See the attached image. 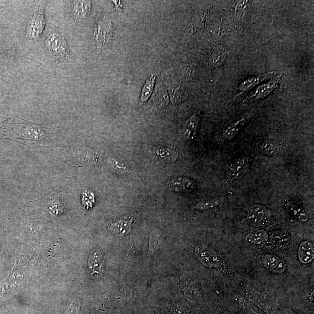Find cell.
<instances>
[{
  "label": "cell",
  "mask_w": 314,
  "mask_h": 314,
  "mask_svg": "<svg viewBox=\"0 0 314 314\" xmlns=\"http://www.w3.org/2000/svg\"><path fill=\"white\" fill-rule=\"evenodd\" d=\"M75 304H72L68 308V309L67 310L66 314H78V305H75Z\"/></svg>",
  "instance_id": "f546056e"
},
{
  "label": "cell",
  "mask_w": 314,
  "mask_h": 314,
  "mask_svg": "<svg viewBox=\"0 0 314 314\" xmlns=\"http://www.w3.org/2000/svg\"><path fill=\"white\" fill-rule=\"evenodd\" d=\"M275 75L276 73L272 72H269L268 74L257 76V77L246 78L240 83L239 87H238V92H239L238 95L243 94L244 93L249 91L262 81L269 79V78L275 77Z\"/></svg>",
  "instance_id": "4fadbf2b"
},
{
  "label": "cell",
  "mask_w": 314,
  "mask_h": 314,
  "mask_svg": "<svg viewBox=\"0 0 314 314\" xmlns=\"http://www.w3.org/2000/svg\"><path fill=\"white\" fill-rule=\"evenodd\" d=\"M272 218V212L266 206L259 204L251 206L247 213L249 222L257 228L269 225Z\"/></svg>",
  "instance_id": "3957f363"
},
{
  "label": "cell",
  "mask_w": 314,
  "mask_h": 314,
  "mask_svg": "<svg viewBox=\"0 0 314 314\" xmlns=\"http://www.w3.org/2000/svg\"><path fill=\"white\" fill-rule=\"evenodd\" d=\"M254 110H251L238 118L236 120L232 122L223 130L222 139L223 141H231L237 135L242 128L248 122L252 116Z\"/></svg>",
  "instance_id": "52a82bcc"
},
{
  "label": "cell",
  "mask_w": 314,
  "mask_h": 314,
  "mask_svg": "<svg viewBox=\"0 0 314 314\" xmlns=\"http://www.w3.org/2000/svg\"><path fill=\"white\" fill-rule=\"evenodd\" d=\"M107 164L110 168L119 174H126L129 173V169L126 165L115 159L109 158L107 159Z\"/></svg>",
  "instance_id": "4316f807"
},
{
  "label": "cell",
  "mask_w": 314,
  "mask_h": 314,
  "mask_svg": "<svg viewBox=\"0 0 314 314\" xmlns=\"http://www.w3.org/2000/svg\"><path fill=\"white\" fill-rule=\"evenodd\" d=\"M244 295H245L247 299L260 308L265 313L267 312L270 310L269 300L263 292L253 289H247L244 293Z\"/></svg>",
  "instance_id": "30bf717a"
},
{
  "label": "cell",
  "mask_w": 314,
  "mask_h": 314,
  "mask_svg": "<svg viewBox=\"0 0 314 314\" xmlns=\"http://www.w3.org/2000/svg\"><path fill=\"white\" fill-rule=\"evenodd\" d=\"M112 23L107 17H104L96 23L94 29V37L98 48L106 45L112 35Z\"/></svg>",
  "instance_id": "8992f818"
},
{
  "label": "cell",
  "mask_w": 314,
  "mask_h": 314,
  "mask_svg": "<svg viewBox=\"0 0 314 314\" xmlns=\"http://www.w3.org/2000/svg\"><path fill=\"white\" fill-rule=\"evenodd\" d=\"M269 236L263 229L250 232L247 236L246 239L254 245L263 246L268 240Z\"/></svg>",
  "instance_id": "cb8c5ba5"
},
{
  "label": "cell",
  "mask_w": 314,
  "mask_h": 314,
  "mask_svg": "<svg viewBox=\"0 0 314 314\" xmlns=\"http://www.w3.org/2000/svg\"><path fill=\"white\" fill-rule=\"evenodd\" d=\"M0 126L3 130H7L8 137H16L22 139L37 140L42 139L48 133H54L56 131L50 126L32 123L22 118L12 117L3 118L0 121ZM20 138V139H21Z\"/></svg>",
  "instance_id": "6da1fadb"
},
{
  "label": "cell",
  "mask_w": 314,
  "mask_h": 314,
  "mask_svg": "<svg viewBox=\"0 0 314 314\" xmlns=\"http://www.w3.org/2000/svg\"><path fill=\"white\" fill-rule=\"evenodd\" d=\"M133 220V217H122L110 224L109 228L110 231L116 236H122L126 235L130 231Z\"/></svg>",
  "instance_id": "8fae6325"
},
{
  "label": "cell",
  "mask_w": 314,
  "mask_h": 314,
  "mask_svg": "<svg viewBox=\"0 0 314 314\" xmlns=\"http://www.w3.org/2000/svg\"><path fill=\"white\" fill-rule=\"evenodd\" d=\"M172 185L176 191L189 192L196 188V183L193 180L187 177H178L173 179Z\"/></svg>",
  "instance_id": "44dd1931"
},
{
  "label": "cell",
  "mask_w": 314,
  "mask_h": 314,
  "mask_svg": "<svg viewBox=\"0 0 314 314\" xmlns=\"http://www.w3.org/2000/svg\"><path fill=\"white\" fill-rule=\"evenodd\" d=\"M103 258L100 250L96 249L90 254L88 267L92 275H100L103 271Z\"/></svg>",
  "instance_id": "2e32d148"
},
{
  "label": "cell",
  "mask_w": 314,
  "mask_h": 314,
  "mask_svg": "<svg viewBox=\"0 0 314 314\" xmlns=\"http://www.w3.org/2000/svg\"><path fill=\"white\" fill-rule=\"evenodd\" d=\"M92 2L90 1H76L72 3V13L76 20H81L89 16L91 10Z\"/></svg>",
  "instance_id": "9a60e30c"
},
{
  "label": "cell",
  "mask_w": 314,
  "mask_h": 314,
  "mask_svg": "<svg viewBox=\"0 0 314 314\" xmlns=\"http://www.w3.org/2000/svg\"><path fill=\"white\" fill-rule=\"evenodd\" d=\"M195 252L201 263L206 267H219L222 265V261L219 256L205 247L198 246Z\"/></svg>",
  "instance_id": "9c48e42d"
},
{
  "label": "cell",
  "mask_w": 314,
  "mask_h": 314,
  "mask_svg": "<svg viewBox=\"0 0 314 314\" xmlns=\"http://www.w3.org/2000/svg\"><path fill=\"white\" fill-rule=\"evenodd\" d=\"M172 101L173 103H179L185 98V89L180 84H174L169 88Z\"/></svg>",
  "instance_id": "d4e9b609"
},
{
  "label": "cell",
  "mask_w": 314,
  "mask_h": 314,
  "mask_svg": "<svg viewBox=\"0 0 314 314\" xmlns=\"http://www.w3.org/2000/svg\"><path fill=\"white\" fill-rule=\"evenodd\" d=\"M285 207L287 212L299 222H305L309 219V214L306 209L291 201H287Z\"/></svg>",
  "instance_id": "e0dca14e"
},
{
  "label": "cell",
  "mask_w": 314,
  "mask_h": 314,
  "mask_svg": "<svg viewBox=\"0 0 314 314\" xmlns=\"http://www.w3.org/2000/svg\"><path fill=\"white\" fill-rule=\"evenodd\" d=\"M263 264L270 271L281 273L286 269V265L281 258L275 255L267 254L263 258Z\"/></svg>",
  "instance_id": "7c38bea8"
},
{
  "label": "cell",
  "mask_w": 314,
  "mask_h": 314,
  "mask_svg": "<svg viewBox=\"0 0 314 314\" xmlns=\"http://www.w3.org/2000/svg\"><path fill=\"white\" fill-rule=\"evenodd\" d=\"M235 300L238 307L247 314H266L264 311L243 297L237 296L236 297Z\"/></svg>",
  "instance_id": "603a6c76"
},
{
  "label": "cell",
  "mask_w": 314,
  "mask_h": 314,
  "mask_svg": "<svg viewBox=\"0 0 314 314\" xmlns=\"http://www.w3.org/2000/svg\"><path fill=\"white\" fill-rule=\"evenodd\" d=\"M44 6L37 4L34 8L33 16L27 28L26 36L31 40L36 39L43 33L46 26Z\"/></svg>",
  "instance_id": "7a4b0ae2"
},
{
  "label": "cell",
  "mask_w": 314,
  "mask_h": 314,
  "mask_svg": "<svg viewBox=\"0 0 314 314\" xmlns=\"http://www.w3.org/2000/svg\"><path fill=\"white\" fill-rule=\"evenodd\" d=\"M280 83V78L278 77H273L266 83L261 84L252 92H250L244 98L246 103H254L261 101L267 97L273 90L277 89Z\"/></svg>",
  "instance_id": "277c9868"
},
{
  "label": "cell",
  "mask_w": 314,
  "mask_h": 314,
  "mask_svg": "<svg viewBox=\"0 0 314 314\" xmlns=\"http://www.w3.org/2000/svg\"><path fill=\"white\" fill-rule=\"evenodd\" d=\"M282 314H297L295 311L290 309V308H285L282 311Z\"/></svg>",
  "instance_id": "4dcf8cb0"
},
{
  "label": "cell",
  "mask_w": 314,
  "mask_h": 314,
  "mask_svg": "<svg viewBox=\"0 0 314 314\" xmlns=\"http://www.w3.org/2000/svg\"><path fill=\"white\" fill-rule=\"evenodd\" d=\"M298 257L301 263L304 264L310 263L314 257L313 244L308 241L302 242L299 246Z\"/></svg>",
  "instance_id": "ac0fdd59"
},
{
  "label": "cell",
  "mask_w": 314,
  "mask_h": 314,
  "mask_svg": "<svg viewBox=\"0 0 314 314\" xmlns=\"http://www.w3.org/2000/svg\"><path fill=\"white\" fill-rule=\"evenodd\" d=\"M155 78L156 77L152 76L145 82L141 92V100L142 101H147L150 97L153 90L154 83H155Z\"/></svg>",
  "instance_id": "484cf974"
},
{
  "label": "cell",
  "mask_w": 314,
  "mask_h": 314,
  "mask_svg": "<svg viewBox=\"0 0 314 314\" xmlns=\"http://www.w3.org/2000/svg\"><path fill=\"white\" fill-rule=\"evenodd\" d=\"M46 45L49 51L57 56L65 59L69 58V47L65 38L60 34H52L47 38Z\"/></svg>",
  "instance_id": "5b68a950"
},
{
  "label": "cell",
  "mask_w": 314,
  "mask_h": 314,
  "mask_svg": "<svg viewBox=\"0 0 314 314\" xmlns=\"http://www.w3.org/2000/svg\"><path fill=\"white\" fill-rule=\"evenodd\" d=\"M229 52L223 48H218L212 52L209 58V65L211 68L216 69L225 63Z\"/></svg>",
  "instance_id": "7402d4cb"
},
{
  "label": "cell",
  "mask_w": 314,
  "mask_h": 314,
  "mask_svg": "<svg viewBox=\"0 0 314 314\" xmlns=\"http://www.w3.org/2000/svg\"><path fill=\"white\" fill-rule=\"evenodd\" d=\"M270 243L275 248L283 249L289 245L290 237L288 233L284 231H277L273 233L270 237Z\"/></svg>",
  "instance_id": "ffe728a7"
},
{
  "label": "cell",
  "mask_w": 314,
  "mask_h": 314,
  "mask_svg": "<svg viewBox=\"0 0 314 314\" xmlns=\"http://www.w3.org/2000/svg\"><path fill=\"white\" fill-rule=\"evenodd\" d=\"M82 203L87 208H92L95 203L94 196L92 191L84 190L82 193Z\"/></svg>",
  "instance_id": "83f0119b"
},
{
  "label": "cell",
  "mask_w": 314,
  "mask_h": 314,
  "mask_svg": "<svg viewBox=\"0 0 314 314\" xmlns=\"http://www.w3.org/2000/svg\"><path fill=\"white\" fill-rule=\"evenodd\" d=\"M256 147L258 152L265 156H275L281 151V146L278 142L270 140H265L258 142Z\"/></svg>",
  "instance_id": "5bb4252c"
},
{
  "label": "cell",
  "mask_w": 314,
  "mask_h": 314,
  "mask_svg": "<svg viewBox=\"0 0 314 314\" xmlns=\"http://www.w3.org/2000/svg\"><path fill=\"white\" fill-rule=\"evenodd\" d=\"M250 166L248 157H241L235 159L229 167V179L234 180L242 178L248 173Z\"/></svg>",
  "instance_id": "ba28073f"
},
{
  "label": "cell",
  "mask_w": 314,
  "mask_h": 314,
  "mask_svg": "<svg viewBox=\"0 0 314 314\" xmlns=\"http://www.w3.org/2000/svg\"><path fill=\"white\" fill-rule=\"evenodd\" d=\"M220 202L218 200H212L209 202H200L197 203L195 208L198 211H203L207 209L214 208L219 205Z\"/></svg>",
  "instance_id": "f1b7e54d"
},
{
  "label": "cell",
  "mask_w": 314,
  "mask_h": 314,
  "mask_svg": "<svg viewBox=\"0 0 314 314\" xmlns=\"http://www.w3.org/2000/svg\"><path fill=\"white\" fill-rule=\"evenodd\" d=\"M200 121V116L194 114L186 122L183 130V136L186 139L191 140L194 138L199 126Z\"/></svg>",
  "instance_id": "d6986e66"
}]
</instances>
